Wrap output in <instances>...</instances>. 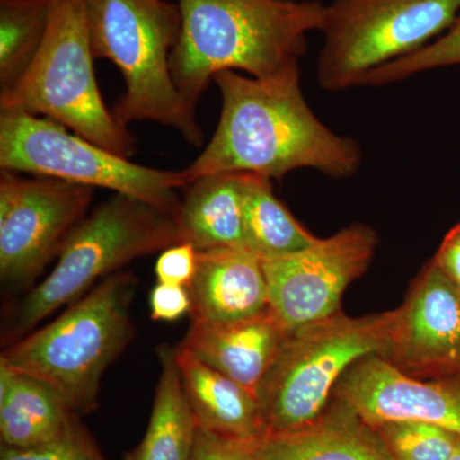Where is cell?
<instances>
[{"mask_svg": "<svg viewBox=\"0 0 460 460\" xmlns=\"http://www.w3.org/2000/svg\"><path fill=\"white\" fill-rule=\"evenodd\" d=\"M222 111L213 138L183 172L189 184L217 172H250L280 180L296 169L332 178L356 174L362 150L328 128L308 107L299 66L270 78L234 71L215 75Z\"/></svg>", "mask_w": 460, "mask_h": 460, "instance_id": "obj_1", "label": "cell"}, {"mask_svg": "<svg viewBox=\"0 0 460 460\" xmlns=\"http://www.w3.org/2000/svg\"><path fill=\"white\" fill-rule=\"evenodd\" d=\"M177 4L181 30L171 72L193 108L220 72L270 78L299 66L308 33L325 25L326 5L319 0H178Z\"/></svg>", "mask_w": 460, "mask_h": 460, "instance_id": "obj_2", "label": "cell"}, {"mask_svg": "<svg viewBox=\"0 0 460 460\" xmlns=\"http://www.w3.org/2000/svg\"><path fill=\"white\" fill-rule=\"evenodd\" d=\"M136 288L131 272H115L56 320L11 343L0 361L49 385L75 413L95 411L105 371L135 334Z\"/></svg>", "mask_w": 460, "mask_h": 460, "instance_id": "obj_3", "label": "cell"}, {"mask_svg": "<svg viewBox=\"0 0 460 460\" xmlns=\"http://www.w3.org/2000/svg\"><path fill=\"white\" fill-rule=\"evenodd\" d=\"M84 11L93 56L114 63L126 84L111 109L118 122L163 124L199 146L204 133L196 108L181 95L171 72L181 30L178 4L166 0H84Z\"/></svg>", "mask_w": 460, "mask_h": 460, "instance_id": "obj_4", "label": "cell"}, {"mask_svg": "<svg viewBox=\"0 0 460 460\" xmlns=\"http://www.w3.org/2000/svg\"><path fill=\"white\" fill-rule=\"evenodd\" d=\"M181 243L172 215L154 206L114 193L93 208L66 241L57 265L21 301L7 330L18 341L63 305L75 304L96 281L119 272L127 263Z\"/></svg>", "mask_w": 460, "mask_h": 460, "instance_id": "obj_5", "label": "cell"}, {"mask_svg": "<svg viewBox=\"0 0 460 460\" xmlns=\"http://www.w3.org/2000/svg\"><path fill=\"white\" fill-rule=\"evenodd\" d=\"M49 2V26L40 50L23 77L0 93V111L49 118L128 159L137 150V140L100 93L84 0Z\"/></svg>", "mask_w": 460, "mask_h": 460, "instance_id": "obj_6", "label": "cell"}, {"mask_svg": "<svg viewBox=\"0 0 460 460\" xmlns=\"http://www.w3.org/2000/svg\"><path fill=\"white\" fill-rule=\"evenodd\" d=\"M395 317L396 310L362 317L341 311L288 332L257 390L266 434L314 422L350 366L371 354L385 353Z\"/></svg>", "mask_w": 460, "mask_h": 460, "instance_id": "obj_7", "label": "cell"}, {"mask_svg": "<svg viewBox=\"0 0 460 460\" xmlns=\"http://www.w3.org/2000/svg\"><path fill=\"white\" fill-rule=\"evenodd\" d=\"M0 166L2 171L113 190L172 217L181 205L178 190L189 186L183 171L136 164L49 118L21 111H0Z\"/></svg>", "mask_w": 460, "mask_h": 460, "instance_id": "obj_8", "label": "cell"}, {"mask_svg": "<svg viewBox=\"0 0 460 460\" xmlns=\"http://www.w3.org/2000/svg\"><path fill=\"white\" fill-rule=\"evenodd\" d=\"M459 13L460 0H332L317 83L330 93L361 86L370 72L440 38Z\"/></svg>", "mask_w": 460, "mask_h": 460, "instance_id": "obj_9", "label": "cell"}, {"mask_svg": "<svg viewBox=\"0 0 460 460\" xmlns=\"http://www.w3.org/2000/svg\"><path fill=\"white\" fill-rule=\"evenodd\" d=\"M93 189L47 177L0 174V279L33 283L84 222Z\"/></svg>", "mask_w": 460, "mask_h": 460, "instance_id": "obj_10", "label": "cell"}, {"mask_svg": "<svg viewBox=\"0 0 460 460\" xmlns=\"http://www.w3.org/2000/svg\"><path fill=\"white\" fill-rule=\"evenodd\" d=\"M375 230L352 224L292 255L262 260L269 313L287 332L341 313L345 289L367 270Z\"/></svg>", "mask_w": 460, "mask_h": 460, "instance_id": "obj_11", "label": "cell"}, {"mask_svg": "<svg viewBox=\"0 0 460 460\" xmlns=\"http://www.w3.org/2000/svg\"><path fill=\"white\" fill-rule=\"evenodd\" d=\"M407 376L432 380L460 375V292L432 259L396 308L381 356Z\"/></svg>", "mask_w": 460, "mask_h": 460, "instance_id": "obj_12", "label": "cell"}, {"mask_svg": "<svg viewBox=\"0 0 460 460\" xmlns=\"http://www.w3.org/2000/svg\"><path fill=\"white\" fill-rule=\"evenodd\" d=\"M332 396L374 428L422 422L460 436V375L420 380L371 354L345 371Z\"/></svg>", "mask_w": 460, "mask_h": 460, "instance_id": "obj_13", "label": "cell"}, {"mask_svg": "<svg viewBox=\"0 0 460 460\" xmlns=\"http://www.w3.org/2000/svg\"><path fill=\"white\" fill-rule=\"evenodd\" d=\"M187 289L192 323H238L269 311L262 260L246 248L198 251L195 277Z\"/></svg>", "mask_w": 460, "mask_h": 460, "instance_id": "obj_14", "label": "cell"}, {"mask_svg": "<svg viewBox=\"0 0 460 460\" xmlns=\"http://www.w3.org/2000/svg\"><path fill=\"white\" fill-rule=\"evenodd\" d=\"M250 449L252 460H394L377 429L334 396L310 425L268 432Z\"/></svg>", "mask_w": 460, "mask_h": 460, "instance_id": "obj_15", "label": "cell"}, {"mask_svg": "<svg viewBox=\"0 0 460 460\" xmlns=\"http://www.w3.org/2000/svg\"><path fill=\"white\" fill-rule=\"evenodd\" d=\"M287 334L268 311L238 323H192L181 347L257 396Z\"/></svg>", "mask_w": 460, "mask_h": 460, "instance_id": "obj_16", "label": "cell"}, {"mask_svg": "<svg viewBox=\"0 0 460 460\" xmlns=\"http://www.w3.org/2000/svg\"><path fill=\"white\" fill-rule=\"evenodd\" d=\"M175 359L199 429L247 441L266 434L255 394L199 361L181 345L175 348Z\"/></svg>", "mask_w": 460, "mask_h": 460, "instance_id": "obj_17", "label": "cell"}, {"mask_svg": "<svg viewBox=\"0 0 460 460\" xmlns=\"http://www.w3.org/2000/svg\"><path fill=\"white\" fill-rule=\"evenodd\" d=\"M174 219L181 243L198 251L244 248L243 172H217L190 181Z\"/></svg>", "mask_w": 460, "mask_h": 460, "instance_id": "obj_18", "label": "cell"}, {"mask_svg": "<svg viewBox=\"0 0 460 460\" xmlns=\"http://www.w3.org/2000/svg\"><path fill=\"white\" fill-rule=\"evenodd\" d=\"M77 413L56 390L0 361V438L17 449L40 447L65 435Z\"/></svg>", "mask_w": 460, "mask_h": 460, "instance_id": "obj_19", "label": "cell"}, {"mask_svg": "<svg viewBox=\"0 0 460 460\" xmlns=\"http://www.w3.org/2000/svg\"><path fill=\"white\" fill-rule=\"evenodd\" d=\"M160 376L146 434L128 460H192L198 423L181 385L175 348L160 347Z\"/></svg>", "mask_w": 460, "mask_h": 460, "instance_id": "obj_20", "label": "cell"}, {"mask_svg": "<svg viewBox=\"0 0 460 460\" xmlns=\"http://www.w3.org/2000/svg\"><path fill=\"white\" fill-rule=\"evenodd\" d=\"M244 174L243 247L261 260L277 259L313 246L317 237L277 199L271 180Z\"/></svg>", "mask_w": 460, "mask_h": 460, "instance_id": "obj_21", "label": "cell"}, {"mask_svg": "<svg viewBox=\"0 0 460 460\" xmlns=\"http://www.w3.org/2000/svg\"><path fill=\"white\" fill-rule=\"evenodd\" d=\"M49 0H0V93L23 77L49 26Z\"/></svg>", "mask_w": 460, "mask_h": 460, "instance_id": "obj_22", "label": "cell"}, {"mask_svg": "<svg viewBox=\"0 0 460 460\" xmlns=\"http://www.w3.org/2000/svg\"><path fill=\"white\" fill-rule=\"evenodd\" d=\"M394 460H449L460 436L422 422L375 426Z\"/></svg>", "mask_w": 460, "mask_h": 460, "instance_id": "obj_23", "label": "cell"}, {"mask_svg": "<svg viewBox=\"0 0 460 460\" xmlns=\"http://www.w3.org/2000/svg\"><path fill=\"white\" fill-rule=\"evenodd\" d=\"M453 66H460V13L440 38L410 57L370 72L363 78L361 86H384L422 72Z\"/></svg>", "mask_w": 460, "mask_h": 460, "instance_id": "obj_24", "label": "cell"}, {"mask_svg": "<svg viewBox=\"0 0 460 460\" xmlns=\"http://www.w3.org/2000/svg\"><path fill=\"white\" fill-rule=\"evenodd\" d=\"M0 460H108L86 429L75 420L65 435L40 447L17 449L2 445Z\"/></svg>", "mask_w": 460, "mask_h": 460, "instance_id": "obj_25", "label": "cell"}, {"mask_svg": "<svg viewBox=\"0 0 460 460\" xmlns=\"http://www.w3.org/2000/svg\"><path fill=\"white\" fill-rule=\"evenodd\" d=\"M198 266V250L189 243H177L160 252L155 263L157 283L189 287Z\"/></svg>", "mask_w": 460, "mask_h": 460, "instance_id": "obj_26", "label": "cell"}, {"mask_svg": "<svg viewBox=\"0 0 460 460\" xmlns=\"http://www.w3.org/2000/svg\"><path fill=\"white\" fill-rule=\"evenodd\" d=\"M251 441L226 438L198 428L192 460H252Z\"/></svg>", "mask_w": 460, "mask_h": 460, "instance_id": "obj_27", "label": "cell"}, {"mask_svg": "<svg viewBox=\"0 0 460 460\" xmlns=\"http://www.w3.org/2000/svg\"><path fill=\"white\" fill-rule=\"evenodd\" d=\"M151 317L156 321H175L190 314V298L186 287L157 283L150 295Z\"/></svg>", "mask_w": 460, "mask_h": 460, "instance_id": "obj_28", "label": "cell"}, {"mask_svg": "<svg viewBox=\"0 0 460 460\" xmlns=\"http://www.w3.org/2000/svg\"><path fill=\"white\" fill-rule=\"evenodd\" d=\"M434 260L454 284L460 288V223L445 235Z\"/></svg>", "mask_w": 460, "mask_h": 460, "instance_id": "obj_29", "label": "cell"}, {"mask_svg": "<svg viewBox=\"0 0 460 460\" xmlns=\"http://www.w3.org/2000/svg\"><path fill=\"white\" fill-rule=\"evenodd\" d=\"M449 460H460V438H458V443H456V447H454Z\"/></svg>", "mask_w": 460, "mask_h": 460, "instance_id": "obj_30", "label": "cell"}, {"mask_svg": "<svg viewBox=\"0 0 460 460\" xmlns=\"http://www.w3.org/2000/svg\"><path fill=\"white\" fill-rule=\"evenodd\" d=\"M459 292H460V288H459Z\"/></svg>", "mask_w": 460, "mask_h": 460, "instance_id": "obj_31", "label": "cell"}]
</instances>
